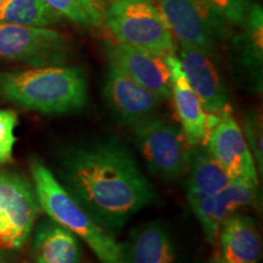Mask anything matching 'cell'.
<instances>
[{
    "instance_id": "1",
    "label": "cell",
    "mask_w": 263,
    "mask_h": 263,
    "mask_svg": "<svg viewBox=\"0 0 263 263\" xmlns=\"http://www.w3.org/2000/svg\"><path fill=\"white\" fill-rule=\"evenodd\" d=\"M59 177L74 201L114 236L134 215L160 202L159 193L116 137L65 150Z\"/></svg>"
},
{
    "instance_id": "2",
    "label": "cell",
    "mask_w": 263,
    "mask_h": 263,
    "mask_svg": "<svg viewBox=\"0 0 263 263\" xmlns=\"http://www.w3.org/2000/svg\"><path fill=\"white\" fill-rule=\"evenodd\" d=\"M0 100L42 114L77 112L88 103L87 74L73 65L0 72Z\"/></svg>"
},
{
    "instance_id": "3",
    "label": "cell",
    "mask_w": 263,
    "mask_h": 263,
    "mask_svg": "<svg viewBox=\"0 0 263 263\" xmlns=\"http://www.w3.org/2000/svg\"><path fill=\"white\" fill-rule=\"evenodd\" d=\"M31 174L41 209L52 221L83 240L101 263H124L122 246L115 236L101 228L74 201L41 160L32 159Z\"/></svg>"
},
{
    "instance_id": "4",
    "label": "cell",
    "mask_w": 263,
    "mask_h": 263,
    "mask_svg": "<svg viewBox=\"0 0 263 263\" xmlns=\"http://www.w3.org/2000/svg\"><path fill=\"white\" fill-rule=\"evenodd\" d=\"M105 21L117 43L161 57L174 52L172 33L151 0H117L107 9Z\"/></svg>"
},
{
    "instance_id": "5",
    "label": "cell",
    "mask_w": 263,
    "mask_h": 263,
    "mask_svg": "<svg viewBox=\"0 0 263 263\" xmlns=\"http://www.w3.org/2000/svg\"><path fill=\"white\" fill-rule=\"evenodd\" d=\"M130 130L154 176L172 182L188 172L193 149L178 127L156 115L132 126Z\"/></svg>"
},
{
    "instance_id": "6",
    "label": "cell",
    "mask_w": 263,
    "mask_h": 263,
    "mask_svg": "<svg viewBox=\"0 0 263 263\" xmlns=\"http://www.w3.org/2000/svg\"><path fill=\"white\" fill-rule=\"evenodd\" d=\"M74 54L73 41L65 33L0 22V61L48 67L67 65Z\"/></svg>"
},
{
    "instance_id": "7",
    "label": "cell",
    "mask_w": 263,
    "mask_h": 263,
    "mask_svg": "<svg viewBox=\"0 0 263 263\" xmlns=\"http://www.w3.org/2000/svg\"><path fill=\"white\" fill-rule=\"evenodd\" d=\"M161 14L180 47L215 55L229 37V24L203 0H157Z\"/></svg>"
},
{
    "instance_id": "8",
    "label": "cell",
    "mask_w": 263,
    "mask_h": 263,
    "mask_svg": "<svg viewBox=\"0 0 263 263\" xmlns=\"http://www.w3.org/2000/svg\"><path fill=\"white\" fill-rule=\"evenodd\" d=\"M39 213L41 205L32 184L17 173L0 171V250L21 249Z\"/></svg>"
},
{
    "instance_id": "9",
    "label": "cell",
    "mask_w": 263,
    "mask_h": 263,
    "mask_svg": "<svg viewBox=\"0 0 263 263\" xmlns=\"http://www.w3.org/2000/svg\"><path fill=\"white\" fill-rule=\"evenodd\" d=\"M211 115L206 149L221 163L232 182L258 184L257 167L254 157L242 129L232 116L229 107Z\"/></svg>"
},
{
    "instance_id": "10",
    "label": "cell",
    "mask_w": 263,
    "mask_h": 263,
    "mask_svg": "<svg viewBox=\"0 0 263 263\" xmlns=\"http://www.w3.org/2000/svg\"><path fill=\"white\" fill-rule=\"evenodd\" d=\"M110 64L162 100L171 98V72L164 57L122 44L104 43Z\"/></svg>"
},
{
    "instance_id": "11",
    "label": "cell",
    "mask_w": 263,
    "mask_h": 263,
    "mask_svg": "<svg viewBox=\"0 0 263 263\" xmlns=\"http://www.w3.org/2000/svg\"><path fill=\"white\" fill-rule=\"evenodd\" d=\"M104 98L115 116L128 127L156 116L162 99L110 65Z\"/></svg>"
},
{
    "instance_id": "12",
    "label": "cell",
    "mask_w": 263,
    "mask_h": 263,
    "mask_svg": "<svg viewBox=\"0 0 263 263\" xmlns=\"http://www.w3.org/2000/svg\"><path fill=\"white\" fill-rule=\"evenodd\" d=\"M258 184L230 182L222 192L213 196L189 197L193 212L199 219L209 242L216 244L219 228L240 209L251 206L258 199Z\"/></svg>"
},
{
    "instance_id": "13",
    "label": "cell",
    "mask_w": 263,
    "mask_h": 263,
    "mask_svg": "<svg viewBox=\"0 0 263 263\" xmlns=\"http://www.w3.org/2000/svg\"><path fill=\"white\" fill-rule=\"evenodd\" d=\"M178 59L190 87L207 114H218L229 107L228 90L212 54L180 47Z\"/></svg>"
},
{
    "instance_id": "14",
    "label": "cell",
    "mask_w": 263,
    "mask_h": 263,
    "mask_svg": "<svg viewBox=\"0 0 263 263\" xmlns=\"http://www.w3.org/2000/svg\"><path fill=\"white\" fill-rule=\"evenodd\" d=\"M171 72V98L182 126V132L193 147L203 145L209 136L212 115L203 110L201 101L190 87L174 52L164 57Z\"/></svg>"
},
{
    "instance_id": "15",
    "label": "cell",
    "mask_w": 263,
    "mask_h": 263,
    "mask_svg": "<svg viewBox=\"0 0 263 263\" xmlns=\"http://www.w3.org/2000/svg\"><path fill=\"white\" fill-rule=\"evenodd\" d=\"M121 246L124 263H180L170 230L161 222L137 226Z\"/></svg>"
},
{
    "instance_id": "16",
    "label": "cell",
    "mask_w": 263,
    "mask_h": 263,
    "mask_svg": "<svg viewBox=\"0 0 263 263\" xmlns=\"http://www.w3.org/2000/svg\"><path fill=\"white\" fill-rule=\"evenodd\" d=\"M217 240L221 249V261L257 263L262 256L261 236L255 221L249 216L239 213L230 216L219 228Z\"/></svg>"
},
{
    "instance_id": "17",
    "label": "cell",
    "mask_w": 263,
    "mask_h": 263,
    "mask_svg": "<svg viewBox=\"0 0 263 263\" xmlns=\"http://www.w3.org/2000/svg\"><path fill=\"white\" fill-rule=\"evenodd\" d=\"M34 263H81L80 239L51 218L39 223L33 236Z\"/></svg>"
},
{
    "instance_id": "18",
    "label": "cell",
    "mask_w": 263,
    "mask_h": 263,
    "mask_svg": "<svg viewBox=\"0 0 263 263\" xmlns=\"http://www.w3.org/2000/svg\"><path fill=\"white\" fill-rule=\"evenodd\" d=\"M189 167L186 192L189 197L213 196L222 192L232 182L221 163L206 147L195 146Z\"/></svg>"
},
{
    "instance_id": "19",
    "label": "cell",
    "mask_w": 263,
    "mask_h": 263,
    "mask_svg": "<svg viewBox=\"0 0 263 263\" xmlns=\"http://www.w3.org/2000/svg\"><path fill=\"white\" fill-rule=\"evenodd\" d=\"M242 32L234 39V50L238 52L240 65L244 66L261 81L263 55V11L258 4H252L244 24Z\"/></svg>"
},
{
    "instance_id": "20",
    "label": "cell",
    "mask_w": 263,
    "mask_h": 263,
    "mask_svg": "<svg viewBox=\"0 0 263 263\" xmlns=\"http://www.w3.org/2000/svg\"><path fill=\"white\" fill-rule=\"evenodd\" d=\"M0 22L50 27L62 22L61 15L51 9L44 0H4L0 4Z\"/></svg>"
},
{
    "instance_id": "21",
    "label": "cell",
    "mask_w": 263,
    "mask_h": 263,
    "mask_svg": "<svg viewBox=\"0 0 263 263\" xmlns=\"http://www.w3.org/2000/svg\"><path fill=\"white\" fill-rule=\"evenodd\" d=\"M17 114L12 110H0V163L12 161L16 143L15 128L17 126Z\"/></svg>"
},
{
    "instance_id": "22",
    "label": "cell",
    "mask_w": 263,
    "mask_h": 263,
    "mask_svg": "<svg viewBox=\"0 0 263 263\" xmlns=\"http://www.w3.org/2000/svg\"><path fill=\"white\" fill-rule=\"evenodd\" d=\"M203 2L216 10L228 24L239 27L244 24L252 5L251 0H203Z\"/></svg>"
},
{
    "instance_id": "23",
    "label": "cell",
    "mask_w": 263,
    "mask_h": 263,
    "mask_svg": "<svg viewBox=\"0 0 263 263\" xmlns=\"http://www.w3.org/2000/svg\"><path fill=\"white\" fill-rule=\"evenodd\" d=\"M244 137L251 151L252 157L258 164L259 172L263 167V150H262V118L257 111L249 114L244 120Z\"/></svg>"
},
{
    "instance_id": "24",
    "label": "cell",
    "mask_w": 263,
    "mask_h": 263,
    "mask_svg": "<svg viewBox=\"0 0 263 263\" xmlns=\"http://www.w3.org/2000/svg\"><path fill=\"white\" fill-rule=\"evenodd\" d=\"M47 4L54 9L59 15L65 16L66 18L71 20L76 24L85 26V27H90L93 26L91 24L89 16L82 8V5L77 0H44Z\"/></svg>"
},
{
    "instance_id": "25",
    "label": "cell",
    "mask_w": 263,
    "mask_h": 263,
    "mask_svg": "<svg viewBox=\"0 0 263 263\" xmlns=\"http://www.w3.org/2000/svg\"><path fill=\"white\" fill-rule=\"evenodd\" d=\"M77 2L82 5V8L84 9L85 12H87V15L89 16L93 26L101 25V20H103V17H101L100 11H99L94 0H77Z\"/></svg>"
},
{
    "instance_id": "26",
    "label": "cell",
    "mask_w": 263,
    "mask_h": 263,
    "mask_svg": "<svg viewBox=\"0 0 263 263\" xmlns=\"http://www.w3.org/2000/svg\"><path fill=\"white\" fill-rule=\"evenodd\" d=\"M0 263H9V262L5 259L4 256H3L2 252H0Z\"/></svg>"
},
{
    "instance_id": "27",
    "label": "cell",
    "mask_w": 263,
    "mask_h": 263,
    "mask_svg": "<svg viewBox=\"0 0 263 263\" xmlns=\"http://www.w3.org/2000/svg\"><path fill=\"white\" fill-rule=\"evenodd\" d=\"M98 2H105V3H115L117 0H98Z\"/></svg>"
},
{
    "instance_id": "28",
    "label": "cell",
    "mask_w": 263,
    "mask_h": 263,
    "mask_svg": "<svg viewBox=\"0 0 263 263\" xmlns=\"http://www.w3.org/2000/svg\"><path fill=\"white\" fill-rule=\"evenodd\" d=\"M218 263H228V262H224V261H219Z\"/></svg>"
},
{
    "instance_id": "29",
    "label": "cell",
    "mask_w": 263,
    "mask_h": 263,
    "mask_svg": "<svg viewBox=\"0 0 263 263\" xmlns=\"http://www.w3.org/2000/svg\"><path fill=\"white\" fill-rule=\"evenodd\" d=\"M3 2H4V0H0V4H2V3H3Z\"/></svg>"
}]
</instances>
